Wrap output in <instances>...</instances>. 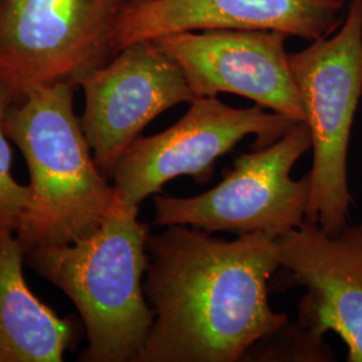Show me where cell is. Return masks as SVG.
Here are the masks:
<instances>
[{
  "instance_id": "11",
  "label": "cell",
  "mask_w": 362,
  "mask_h": 362,
  "mask_svg": "<svg viewBox=\"0 0 362 362\" xmlns=\"http://www.w3.org/2000/svg\"><path fill=\"white\" fill-rule=\"evenodd\" d=\"M351 0H153L125 3L117 16L116 52L134 42L199 30H272L306 40L332 35Z\"/></svg>"
},
{
  "instance_id": "1",
  "label": "cell",
  "mask_w": 362,
  "mask_h": 362,
  "mask_svg": "<svg viewBox=\"0 0 362 362\" xmlns=\"http://www.w3.org/2000/svg\"><path fill=\"white\" fill-rule=\"evenodd\" d=\"M144 293L155 311L136 362H235L288 321L269 302L281 267L275 238L224 240L189 226H167L146 242Z\"/></svg>"
},
{
  "instance_id": "2",
  "label": "cell",
  "mask_w": 362,
  "mask_h": 362,
  "mask_svg": "<svg viewBox=\"0 0 362 362\" xmlns=\"http://www.w3.org/2000/svg\"><path fill=\"white\" fill-rule=\"evenodd\" d=\"M78 86H42L8 106L4 132L26 158L31 200L16 238L25 252L69 245L97 231L116 191L97 167L74 113Z\"/></svg>"
},
{
  "instance_id": "14",
  "label": "cell",
  "mask_w": 362,
  "mask_h": 362,
  "mask_svg": "<svg viewBox=\"0 0 362 362\" xmlns=\"http://www.w3.org/2000/svg\"><path fill=\"white\" fill-rule=\"evenodd\" d=\"M11 104L10 93L0 83V230L16 233L30 206L31 192L28 185H22L13 179L11 172L13 153L3 125Z\"/></svg>"
},
{
  "instance_id": "3",
  "label": "cell",
  "mask_w": 362,
  "mask_h": 362,
  "mask_svg": "<svg viewBox=\"0 0 362 362\" xmlns=\"http://www.w3.org/2000/svg\"><path fill=\"white\" fill-rule=\"evenodd\" d=\"M148 238L139 207L116 194L97 231L74 243L27 252L28 266L77 308L89 342L79 361L136 362L145 348L155 321L144 293Z\"/></svg>"
},
{
  "instance_id": "6",
  "label": "cell",
  "mask_w": 362,
  "mask_h": 362,
  "mask_svg": "<svg viewBox=\"0 0 362 362\" xmlns=\"http://www.w3.org/2000/svg\"><path fill=\"white\" fill-rule=\"evenodd\" d=\"M305 121L275 143L235 158L215 188L192 197H153L155 223L189 226L206 233L238 236L266 233L272 238L300 227L310 200V175L291 179V169L311 148Z\"/></svg>"
},
{
  "instance_id": "13",
  "label": "cell",
  "mask_w": 362,
  "mask_h": 362,
  "mask_svg": "<svg viewBox=\"0 0 362 362\" xmlns=\"http://www.w3.org/2000/svg\"><path fill=\"white\" fill-rule=\"evenodd\" d=\"M243 360L250 361H333L334 354L317 334L305 325L288 324L260 338L247 350Z\"/></svg>"
},
{
  "instance_id": "8",
  "label": "cell",
  "mask_w": 362,
  "mask_h": 362,
  "mask_svg": "<svg viewBox=\"0 0 362 362\" xmlns=\"http://www.w3.org/2000/svg\"><path fill=\"white\" fill-rule=\"evenodd\" d=\"M82 130L94 161L112 180L118 160L156 117L194 93L180 65L156 39L134 42L83 78Z\"/></svg>"
},
{
  "instance_id": "7",
  "label": "cell",
  "mask_w": 362,
  "mask_h": 362,
  "mask_svg": "<svg viewBox=\"0 0 362 362\" xmlns=\"http://www.w3.org/2000/svg\"><path fill=\"white\" fill-rule=\"evenodd\" d=\"M189 105L175 125L155 136H140L118 160L112 180L127 206L140 207L180 176L208 182L216 160L246 136H257L255 148H262L278 141L298 122L282 113L264 112L260 105L239 109L216 97H197Z\"/></svg>"
},
{
  "instance_id": "4",
  "label": "cell",
  "mask_w": 362,
  "mask_h": 362,
  "mask_svg": "<svg viewBox=\"0 0 362 362\" xmlns=\"http://www.w3.org/2000/svg\"><path fill=\"white\" fill-rule=\"evenodd\" d=\"M288 58L313 141L305 221L339 233L349 218L348 149L362 97V0H351L332 35Z\"/></svg>"
},
{
  "instance_id": "15",
  "label": "cell",
  "mask_w": 362,
  "mask_h": 362,
  "mask_svg": "<svg viewBox=\"0 0 362 362\" xmlns=\"http://www.w3.org/2000/svg\"><path fill=\"white\" fill-rule=\"evenodd\" d=\"M146 1H153V0H127V3H146Z\"/></svg>"
},
{
  "instance_id": "12",
  "label": "cell",
  "mask_w": 362,
  "mask_h": 362,
  "mask_svg": "<svg viewBox=\"0 0 362 362\" xmlns=\"http://www.w3.org/2000/svg\"><path fill=\"white\" fill-rule=\"evenodd\" d=\"M25 255L16 233L0 230V362L64 361L77 326L30 290Z\"/></svg>"
},
{
  "instance_id": "9",
  "label": "cell",
  "mask_w": 362,
  "mask_h": 362,
  "mask_svg": "<svg viewBox=\"0 0 362 362\" xmlns=\"http://www.w3.org/2000/svg\"><path fill=\"white\" fill-rule=\"evenodd\" d=\"M272 30H199L156 38L180 65L197 97L233 93L262 107L305 121L285 42Z\"/></svg>"
},
{
  "instance_id": "5",
  "label": "cell",
  "mask_w": 362,
  "mask_h": 362,
  "mask_svg": "<svg viewBox=\"0 0 362 362\" xmlns=\"http://www.w3.org/2000/svg\"><path fill=\"white\" fill-rule=\"evenodd\" d=\"M127 0H0V83L13 103L58 82L79 88L117 52Z\"/></svg>"
},
{
  "instance_id": "10",
  "label": "cell",
  "mask_w": 362,
  "mask_h": 362,
  "mask_svg": "<svg viewBox=\"0 0 362 362\" xmlns=\"http://www.w3.org/2000/svg\"><path fill=\"white\" fill-rule=\"evenodd\" d=\"M275 242L281 267L306 287L299 322L320 336L334 332L348 361L362 362V223L329 233L305 221Z\"/></svg>"
}]
</instances>
